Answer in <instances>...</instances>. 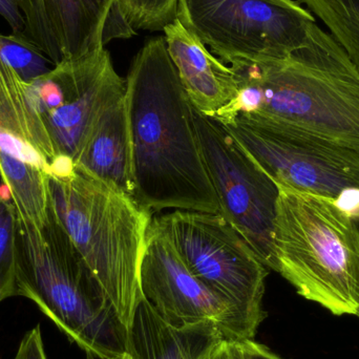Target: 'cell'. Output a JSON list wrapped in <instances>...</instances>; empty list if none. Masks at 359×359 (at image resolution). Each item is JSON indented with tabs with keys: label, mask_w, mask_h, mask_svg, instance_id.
<instances>
[{
	"label": "cell",
	"mask_w": 359,
	"mask_h": 359,
	"mask_svg": "<svg viewBox=\"0 0 359 359\" xmlns=\"http://www.w3.org/2000/svg\"><path fill=\"white\" fill-rule=\"evenodd\" d=\"M126 81L135 200L151 212H219L201 153L194 107L164 37L141 48Z\"/></svg>",
	"instance_id": "cell-1"
},
{
	"label": "cell",
	"mask_w": 359,
	"mask_h": 359,
	"mask_svg": "<svg viewBox=\"0 0 359 359\" xmlns=\"http://www.w3.org/2000/svg\"><path fill=\"white\" fill-rule=\"evenodd\" d=\"M231 65L238 93L215 118L303 130L359 154V69L316 23L307 46L284 58Z\"/></svg>",
	"instance_id": "cell-2"
},
{
	"label": "cell",
	"mask_w": 359,
	"mask_h": 359,
	"mask_svg": "<svg viewBox=\"0 0 359 359\" xmlns=\"http://www.w3.org/2000/svg\"><path fill=\"white\" fill-rule=\"evenodd\" d=\"M48 189L50 210L130 328L143 299L140 267L153 212L76 166L69 176L50 177Z\"/></svg>",
	"instance_id": "cell-3"
},
{
	"label": "cell",
	"mask_w": 359,
	"mask_h": 359,
	"mask_svg": "<svg viewBox=\"0 0 359 359\" xmlns=\"http://www.w3.org/2000/svg\"><path fill=\"white\" fill-rule=\"evenodd\" d=\"M17 292L69 341L100 359L128 354V328L50 210L34 227L17 217Z\"/></svg>",
	"instance_id": "cell-4"
},
{
	"label": "cell",
	"mask_w": 359,
	"mask_h": 359,
	"mask_svg": "<svg viewBox=\"0 0 359 359\" xmlns=\"http://www.w3.org/2000/svg\"><path fill=\"white\" fill-rule=\"evenodd\" d=\"M280 187V186H278ZM274 271L334 316L359 312V226L329 198L280 187Z\"/></svg>",
	"instance_id": "cell-5"
},
{
	"label": "cell",
	"mask_w": 359,
	"mask_h": 359,
	"mask_svg": "<svg viewBox=\"0 0 359 359\" xmlns=\"http://www.w3.org/2000/svg\"><path fill=\"white\" fill-rule=\"evenodd\" d=\"M186 267L236 310L245 337L255 339L263 309L268 268L219 212L175 210L155 217Z\"/></svg>",
	"instance_id": "cell-6"
},
{
	"label": "cell",
	"mask_w": 359,
	"mask_h": 359,
	"mask_svg": "<svg viewBox=\"0 0 359 359\" xmlns=\"http://www.w3.org/2000/svg\"><path fill=\"white\" fill-rule=\"evenodd\" d=\"M224 126L280 187L329 198L353 217L359 215L356 151L259 120L236 118Z\"/></svg>",
	"instance_id": "cell-7"
},
{
	"label": "cell",
	"mask_w": 359,
	"mask_h": 359,
	"mask_svg": "<svg viewBox=\"0 0 359 359\" xmlns=\"http://www.w3.org/2000/svg\"><path fill=\"white\" fill-rule=\"evenodd\" d=\"M177 17L229 65L289 56L316 23L295 0H178Z\"/></svg>",
	"instance_id": "cell-8"
},
{
	"label": "cell",
	"mask_w": 359,
	"mask_h": 359,
	"mask_svg": "<svg viewBox=\"0 0 359 359\" xmlns=\"http://www.w3.org/2000/svg\"><path fill=\"white\" fill-rule=\"evenodd\" d=\"M194 120L219 212L240 232L259 261L274 270L272 238L280 187L217 118L194 107Z\"/></svg>",
	"instance_id": "cell-9"
},
{
	"label": "cell",
	"mask_w": 359,
	"mask_h": 359,
	"mask_svg": "<svg viewBox=\"0 0 359 359\" xmlns=\"http://www.w3.org/2000/svg\"><path fill=\"white\" fill-rule=\"evenodd\" d=\"M25 90L59 159L75 164L97 120L126 96V81L103 48L58 63L44 75L25 81Z\"/></svg>",
	"instance_id": "cell-10"
},
{
	"label": "cell",
	"mask_w": 359,
	"mask_h": 359,
	"mask_svg": "<svg viewBox=\"0 0 359 359\" xmlns=\"http://www.w3.org/2000/svg\"><path fill=\"white\" fill-rule=\"evenodd\" d=\"M60 160L25 80L0 60V180L17 217L38 229L50 219L48 178Z\"/></svg>",
	"instance_id": "cell-11"
},
{
	"label": "cell",
	"mask_w": 359,
	"mask_h": 359,
	"mask_svg": "<svg viewBox=\"0 0 359 359\" xmlns=\"http://www.w3.org/2000/svg\"><path fill=\"white\" fill-rule=\"evenodd\" d=\"M140 286L143 297L172 326L211 323L226 341H247L233 306L190 272L155 217L147 232Z\"/></svg>",
	"instance_id": "cell-12"
},
{
	"label": "cell",
	"mask_w": 359,
	"mask_h": 359,
	"mask_svg": "<svg viewBox=\"0 0 359 359\" xmlns=\"http://www.w3.org/2000/svg\"><path fill=\"white\" fill-rule=\"evenodd\" d=\"M20 8L23 34L54 65L136 34L120 0H20Z\"/></svg>",
	"instance_id": "cell-13"
},
{
	"label": "cell",
	"mask_w": 359,
	"mask_h": 359,
	"mask_svg": "<svg viewBox=\"0 0 359 359\" xmlns=\"http://www.w3.org/2000/svg\"><path fill=\"white\" fill-rule=\"evenodd\" d=\"M163 33L168 55L192 107L215 117L238 93L233 69L215 58L178 17L164 27Z\"/></svg>",
	"instance_id": "cell-14"
},
{
	"label": "cell",
	"mask_w": 359,
	"mask_h": 359,
	"mask_svg": "<svg viewBox=\"0 0 359 359\" xmlns=\"http://www.w3.org/2000/svg\"><path fill=\"white\" fill-rule=\"evenodd\" d=\"M223 339L211 323L172 326L143 297L128 328V354L132 359H205Z\"/></svg>",
	"instance_id": "cell-15"
},
{
	"label": "cell",
	"mask_w": 359,
	"mask_h": 359,
	"mask_svg": "<svg viewBox=\"0 0 359 359\" xmlns=\"http://www.w3.org/2000/svg\"><path fill=\"white\" fill-rule=\"evenodd\" d=\"M75 166L107 185L133 196V155L126 96L97 120Z\"/></svg>",
	"instance_id": "cell-16"
},
{
	"label": "cell",
	"mask_w": 359,
	"mask_h": 359,
	"mask_svg": "<svg viewBox=\"0 0 359 359\" xmlns=\"http://www.w3.org/2000/svg\"><path fill=\"white\" fill-rule=\"evenodd\" d=\"M328 27L359 69V0H299Z\"/></svg>",
	"instance_id": "cell-17"
},
{
	"label": "cell",
	"mask_w": 359,
	"mask_h": 359,
	"mask_svg": "<svg viewBox=\"0 0 359 359\" xmlns=\"http://www.w3.org/2000/svg\"><path fill=\"white\" fill-rule=\"evenodd\" d=\"M17 215L10 196L0 187V303L17 292Z\"/></svg>",
	"instance_id": "cell-18"
},
{
	"label": "cell",
	"mask_w": 359,
	"mask_h": 359,
	"mask_svg": "<svg viewBox=\"0 0 359 359\" xmlns=\"http://www.w3.org/2000/svg\"><path fill=\"white\" fill-rule=\"evenodd\" d=\"M0 60L10 65L25 81L50 72L53 65L23 33L0 34Z\"/></svg>",
	"instance_id": "cell-19"
},
{
	"label": "cell",
	"mask_w": 359,
	"mask_h": 359,
	"mask_svg": "<svg viewBox=\"0 0 359 359\" xmlns=\"http://www.w3.org/2000/svg\"><path fill=\"white\" fill-rule=\"evenodd\" d=\"M120 6L135 31H163L178 13V0H120Z\"/></svg>",
	"instance_id": "cell-20"
},
{
	"label": "cell",
	"mask_w": 359,
	"mask_h": 359,
	"mask_svg": "<svg viewBox=\"0 0 359 359\" xmlns=\"http://www.w3.org/2000/svg\"><path fill=\"white\" fill-rule=\"evenodd\" d=\"M14 359H48L39 326H36L23 337Z\"/></svg>",
	"instance_id": "cell-21"
},
{
	"label": "cell",
	"mask_w": 359,
	"mask_h": 359,
	"mask_svg": "<svg viewBox=\"0 0 359 359\" xmlns=\"http://www.w3.org/2000/svg\"><path fill=\"white\" fill-rule=\"evenodd\" d=\"M0 16L12 27L13 33L25 32V18L20 8V0H0Z\"/></svg>",
	"instance_id": "cell-22"
},
{
	"label": "cell",
	"mask_w": 359,
	"mask_h": 359,
	"mask_svg": "<svg viewBox=\"0 0 359 359\" xmlns=\"http://www.w3.org/2000/svg\"><path fill=\"white\" fill-rule=\"evenodd\" d=\"M205 359H249L241 341H223L211 349Z\"/></svg>",
	"instance_id": "cell-23"
},
{
	"label": "cell",
	"mask_w": 359,
	"mask_h": 359,
	"mask_svg": "<svg viewBox=\"0 0 359 359\" xmlns=\"http://www.w3.org/2000/svg\"><path fill=\"white\" fill-rule=\"evenodd\" d=\"M249 359H283L271 351L269 348L255 343V339L241 341Z\"/></svg>",
	"instance_id": "cell-24"
},
{
	"label": "cell",
	"mask_w": 359,
	"mask_h": 359,
	"mask_svg": "<svg viewBox=\"0 0 359 359\" xmlns=\"http://www.w3.org/2000/svg\"><path fill=\"white\" fill-rule=\"evenodd\" d=\"M86 359H100V358H97V356H95L94 354L88 353V352H86ZM109 359H132V358H130V354H126V355L119 356V358H109Z\"/></svg>",
	"instance_id": "cell-25"
},
{
	"label": "cell",
	"mask_w": 359,
	"mask_h": 359,
	"mask_svg": "<svg viewBox=\"0 0 359 359\" xmlns=\"http://www.w3.org/2000/svg\"><path fill=\"white\" fill-rule=\"evenodd\" d=\"M355 217L356 222H358V224L359 226V215H358V217ZM358 316L359 318V312H358Z\"/></svg>",
	"instance_id": "cell-26"
}]
</instances>
